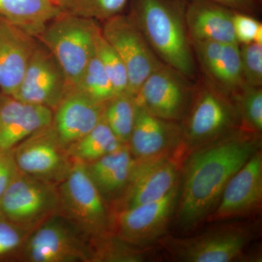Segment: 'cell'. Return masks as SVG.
Returning a JSON list of instances; mask_svg holds the SVG:
<instances>
[{"label":"cell","mask_w":262,"mask_h":262,"mask_svg":"<svg viewBox=\"0 0 262 262\" xmlns=\"http://www.w3.org/2000/svg\"><path fill=\"white\" fill-rule=\"evenodd\" d=\"M261 146V134L238 127L184 156L175 211L179 228L189 232L208 221L227 183Z\"/></svg>","instance_id":"1"},{"label":"cell","mask_w":262,"mask_h":262,"mask_svg":"<svg viewBox=\"0 0 262 262\" xmlns=\"http://www.w3.org/2000/svg\"><path fill=\"white\" fill-rule=\"evenodd\" d=\"M187 6L184 0H132L130 16L160 61L189 80L196 77V67Z\"/></svg>","instance_id":"2"},{"label":"cell","mask_w":262,"mask_h":262,"mask_svg":"<svg viewBox=\"0 0 262 262\" xmlns=\"http://www.w3.org/2000/svg\"><path fill=\"white\" fill-rule=\"evenodd\" d=\"M181 127L185 156L192 149L241 127V122L232 98L203 79L194 87Z\"/></svg>","instance_id":"3"},{"label":"cell","mask_w":262,"mask_h":262,"mask_svg":"<svg viewBox=\"0 0 262 262\" xmlns=\"http://www.w3.org/2000/svg\"><path fill=\"white\" fill-rule=\"evenodd\" d=\"M254 236L253 226L225 223L193 237L165 234L158 244L176 261L230 262L244 259Z\"/></svg>","instance_id":"4"},{"label":"cell","mask_w":262,"mask_h":262,"mask_svg":"<svg viewBox=\"0 0 262 262\" xmlns=\"http://www.w3.org/2000/svg\"><path fill=\"white\" fill-rule=\"evenodd\" d=\"M62 216L88 241L111 231V213L90 178L85 163L74 160L70 173L58 185Z\"/></svg>","instance_id":"5"},{"label":"cell","mask_w":262,"mask_h":262,"mask_svg":"<svg viewBox=\"0 0 262 262\" xmlns=\"http://www.w3.org/2000/svg\"><path fill=\"white\" fill-rule=\"evenodd\" d=\"M97 27L96 20L62 12L37 37L59 63L70 89L79 83L94 55Z\"/></svg>","instance_id":"6"},{"label":"cell","mask_w":262,"mask_h":262,"mask_svg":"<svg viewBox=\"0 0 262 262\" xmlns=\"http://www.w3.org/2000/svg\"><path fill=\"white\" fill-rule=\"evenodd\" d=\"M59 211L58 185L20 170L0 198V216L30 230Z\"/></svg>","instance_id":"7"},{"label":"cell","mask_w":262,"mask_h":262,"mask_svg":"<svg viewBox=\"0 0 262 262\" xmlns=\"http://www.w3.org/2000/svg\"><path fill=\"white\" fill-rule=\"evenodd\" d=\"M20 259L29 262L91 261L89 241L60 213L29 234Z\"/></svg>","instance_id":"8"},{"label":"cell","mask_w":262,"mask_h":262,"mask_svg":"<svg viewBox=\"0 0 262 262\" xmlns=\"http://www.w3.org/2000/svg\"><path fill=\"white\" fill-rule=\"evenodd\" d=\"M179 195V182L158 201L111 212L112 232L136 247H151L166 234Z\"/></svg>","instance_id":"9"},{"label":"cell","mask_w":262,"mask_h":262,"mask_svg":"<svg viewBox=\"0 0 262 262\" xmlns=\"http://www.w3.org/2000/svg\"><path fill=\"white\" fill-rule=\"evenodd\" d=\"M182 150L149 160H135L125 190L113 202L111 212L158 201L179 182Z\"/></svg>","instance_id":"10"},{"label":"cell","mask_w":262,"mask_h":262,"mask_svg":"<svg viewBox=\"0 0 262 262\" xmlns=\"http://www.w3.org/2000/svg\"><path fill=\"white\" fill-rule=\"evenodd\" d=\"M103 22L101 32L123 62L128 76L127 93L135 96L144 80L163 63L130 15L122 13Z\"/></svg>","instance_id":"11"},{"label":"cell","mask_w":262,"mask_h":262,"mask_svg":"<svg viewBox=\"0 0 262 262\" xmlns=\"http://www.w3.org/2000/svg\"><path fill=\"white\" fill-rule=\"evenodd\" d=\"M13 154L20 172L56 185L68 176L74 162L53 123L19 143Z\"/></svg>","instance_id":"12"},{"label":"cell","mask_w":262,"mask_h":262,"mask_svg":"<svg viewBox=\"0 0 262 262\" xmlns=\"http://www.w3.org/2000/svg\"><path fill=\"white\" fill-rule=\"evenodd\" d=\"M194 89L189 79L162 63L144 80L134 98L136 104L151 115L180 122L187 113Z\"/></svg>","instance_id":"13"},{"label":"cell","mask_w":262,"mask_h":262,"mask_svg":"<svg viewBox=\"0 0 262 262\" xmlns=\"http://www.w3.org/2000/svg\"><path fill=\"white\" fill-rule=\"evenodd\" d=\"M70 89L59 63L47 48L37 43L21 82L12 96L54 111Z\"/></svg>","instance_id":"14"},{"label":"cell","mask_w":262,"mask_h":262,"mask_svg":"<svg viewBox=\"0 0 262 262\" xmlns=\"http://www.w3.org/2000/svg\"><path fill=\"white\" fill-rule=\"evenodd\" d=\"M262 152L259 149L230 179L207 222H227L249 216L261 209Z\"/></svg>","instance_id":"15"},{"label":"cell","mask_w":262,"mask_h":262,"mask_svg":"<svg viewBox=\"0 0 262 262\" xmlns=\"http://www.w3.org/2000/svg\"><path fill=\"white\" fill-rule=\"evenodd\" d=\"M127 145L138 160L173 154L182 149L181 123L155 116L136 104L135 122Z\"/></svg>","instance_id":"16"},{"label":"cell","mask_w":262,"mask_h":262,"mask_svg":"<svg viewBox=\"0 0 262 262\" xmlns=\"http://www.w3.org/2000/svg\"><path fill=\"white\" fill-rule=\"evenodd\" d=\"M205 80L232 98L246 84L243 78L238 43L192 42Z\"/></svg>","instance_id":"17"},{"label":"cell","mask_w":262,"mask_h":262,"mask_svg":"<svg viewBox=\"0 0 262 262\" xmlns=\"http://www.w3.org/2000/svg\"><path fill=\"white\" fill-rule=\"evenodd\" d=\"M104 103L80 90L67 91L53 111V123L63 145L69 147L91 132L102 120Z\"/></svg>","instance_id":"18"},{"label":"cell","mask_w":262,"mask_h":262,"mask_svg":"<svg viewBox=\"0 0 262 262\" xmlns=\"http://www.w3.org/2000/svg\"><path fill=\"white\" fill-rule=\"evenodd\" d=\"M51 108L0 94V151L14 149L19 143L53 122Z\"/></svg>","instance_id":"19"},{"label":"cell","mask_w":262,"mask_h":262,"mask_svg":"<svg viewBox=\"0 0 262 262\" xmlns=\"http://www.w3.org/2000/svg\"><path fill=\"white\" fill-rule=\"evenodd\" d=\"M16 26L0 20V90L13 96L37 43Z\"/></svg>","instance_id":"20"},{"label":"cell","mask_w":262,"mask_h":262,"mask_svg":"<svg viewBox=\"0 0 262 262\" xmlns=\"http://www.w3.org/2000/svg\"><path fill=\"white\" fill-rule=\"evenodd\" d=\"M233 13V10L209 0H191L185 13L191 42L238 43L234 32Z\"/></svg>","instance_id":"21"},{"label":"cell","mask_w":262,"mask_h":262,"mask_svg":"<svg viewBox=\"0 0 262 262\" xmlns=\"http://www.w3.org/2000/svg\"><path fill=\"white\" fill-rule=\"evenodd\" d=\"M135 163L127 144L116 151L85 163L90 178L105 201H116L125 190Z\"/></svg>","instance_id":"22"},{"label":"cell","mask_w":262,"mask_h":262,"mask_svg":"<svg viewBox=\"0 0 262 262\" xmlns=\"http://www.w3.org/2000/svg\"><path fill=\"white\" fill-rule=\"evenodd\" d=\"M61 13V8L51 0H0V20L35 38Z\"/></svg>","instance_id":"23"},{"label":"cell","mask_w":262,"mask_h":262,"mask_svg":"<svg viewBox=\"0 0 262 262\" xmlns=\"http://www.w3.org/2000/svg\"><path fill=\"white\" fill-rule=\"evenodd\" d=\"M123 144L102 119L87 135L69 146L67 151L72 159L89 163L116 151Z\"/></svg>","instance_id":"24"},{"label":"cell","mask_w":262,"mask_h":262,"mask_svg":"<svg viewBox=\"0 0 262 262\" xmlns=\"http://www.w3.org/2000/svg\"><path fill=\"white\" fill-rule=\"evenodd\" d=\"M91 261H144L150 254L149 248H139L122 241L112 231L89 241Z\"/></svg>","instance_id":"25"},{"label":"cell","mask_w":262,"mask_h":262,"mask_svg":"<svg viewBox=\"0 0 262 262\" xmlns=\"http://www.w3.org/2000/svg\"><path fill=\"white\" fill-rule=\"evenodd\" d=\"M136 113L135 98L128 93L116 95L104 103L103 120L122 144H128Z\"/></svg>","instance_id":"26"},{"label":"cell","mask_w":262,"mask_h":262,"mask_svg":"<svg viewBox=\"0 0 262 262\" xmlns=\"http://www.w3.org/2000/svg\"><path fill=\"white\" fill-rule=\"evenodd\" d=\"M95 53L101 61L116 95L127 93L128 76L126 68L117 52L103 37L99 27L94 38Z\"/></svg>","instance_id":"27"},{"label":"cell","mask_w":262,"mask_h":262,"mask_svg":"<svg viewBox=\"0 0 262 262\" xmlns=\"http://www.w3.org/2000/svg\"><path fill=\"white\" fill-rule=\"evenodd\" d=\"M130 0H60L63 13L82 18L105 20L122 14Z\"/></svg>","instance_id":"28"},{"label":"cell","mask_w":262,"mask_h":262,"mask_svg":"<svg viewBox=\"0 0 262 262\" xmlns=\"http://www.w3.org/2000/svg\"><path fill=\"white\" fill-rule=\"evenodd\" d=\"M232 98L238 113L241 128L255 134H261V87L245 85Z\"/></svg>","instance_id":"29"},{"label":"cell","mask_w":262,"mask_h":262,"mask_svg":"<svg viewBox=\"0 0 262 262\" xmlns=\"http://www.w3.org/2000/svg\"><path fill=\"white\" fill-rule=\"evenodd\" d=\"M75 88L100 103H105L115 96L111 81L95 51Z\"/></svg>","instance_id":"30"},{"label":"cell","mask_w":262,"mask_h":262,"mask_svg":"<svg viewBox=\"0 0 262 262\" xmlns=\"http://www.w3.org/2000/svg\"><path fill=\"white\" fill-rule=\"evenodd\" d=\"M32 231L0 216V261L19 258L24 245Z\"/></svg>","instance_id":"31"},{"label":"cell","mask_w":262,"mask_h":262,"mask_svg":"<svg viewBox=\"0 0 262 262\" xmlns=\"http://www.w3.org/2000/svg\"><path fill=\"white\" fill-rule=\"evenodd\" d=\"M239 51L245 84L261 87L262 45L256 42L239 45Z\"/></svg>","instance_id":"32"},{"label":"cell","mask_w":262,"mask_h":262,"mask_svg":"<svg viewBox=\"0 0 262 262\" xmlns=\"http://www.w3.org/2000/svg\"><path fill=\"white\" fill-rule=\"evenodd\" d=\"M232 22L236 39L239 45L254 42L256 33L262 27L261 22L252 15L239 12L234 11Z\"/></svg>","instance_id":"33"},{"label":"cell","mask_w":262,"mask_h":262,"mask_svg":"<svg viewBox=\"0 0 262 262\" xmlns=\"http://www.w3.org/2000/svg\"><path fill=\"white\" fill-rule=\"evenodd\" d=\"M18 172L13 149L0 151V198Z\"/></svg>","instance_id":"34"},{"label":"cell","mask_w":262,"mask_h":262,"mask_svg":"<svg viewBox=\"0 0 262 262\" xmlns=\"http://www.w3.org/2000/svg\"><path fill=\"white\" fill-rule=\"evenodd\" d=\"M216 4L222 5L239 13L252 15L259 10L261 0H209Z\"/></svg>","instance_id":"35"},{"label":"cell","mask_w":262,"mask_h":262,"mask_svg":"<svg viewBox=\"0 0 262 262\" xmlns=\"http://www.w3.org/2000/svg\"><path fill=\"white\" fill-rule=\"evenodd\" d=\"M51 1H53V3H55L56 5H58V4H59L60 0H51ZM58 6H59V5H58Z\"/></svg>","instance_id":"36"}]
</instances>
